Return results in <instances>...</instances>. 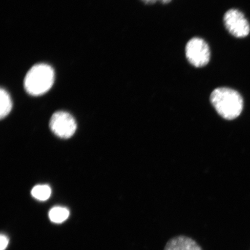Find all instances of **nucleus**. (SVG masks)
Masks as SVG:
<instances>
[{
	"mask_svg": "<svg viewBox=\"0 0 250 250\" xmlns=\"http://www.w3.org/2000/svg\"><path fill=\"white\" fill-rule=\"evenodd\" d=\"M224 22L227 30L237 38H243L250 33L249 21L238 9H230L227 11L224 16Z\"/></svg>",
	"mask_w": 250,
	"mask_h": 250,
	"instance_id": "obj_5",
	"label": "nucleus"
},
{
	"mask_svg": "<svg viewBox=\"0 0 250 250\" xmlns=\"http://www.w3.org/2000/svg\"><path fill=\"white\" fill-rule=\"evenodd\" d=\"M0 102H1L0 118L3 119L7 116L12 108L10 95H9L7 90L3 88L0 90Z\"/></svg>",
	"mask_w": 250,
	"mask_h": 250,
	"instance_id": "obj_7",
	"label": "nucleus"
},
{
	"mask_svg": "<svg viewBox=\"0 0 250 250\" xmlns=\"http://www.w3.org/2000/svg\"><path fill=\"white\" fill-rule=\"evenodd\" d=\"M0 240H1V250H5L8 246L9 240L7 236L1 234Z\"/></svg>",
	"mask_w": 250,
	"mask_h": 250,
	"instance_id": "obj_10",
	"label": "nucleus"
},
{
	"mask_svg": "<svg viewBox=\"0 0 250 250\" xmlns=\"http://www.w3.org/2000/svg\"><path fill=\"white\" fill-rule=\"evenodd\" d=\"M50 128L55 135L62 139H69L77 129V123L73 116L67 112L58 111L52 115Z\"/></svg>",
	"mask_w": 250,
	"mask_h": 250,
	"instance_id": "obj_4",
	"label": "nucleus"
},
{
	"mask_svg": "<svg viewBox=\"0 0 250 250\" xmlns=\"http://www.w3.org/2000/svg\"><path fill=\"white\" fill-rule=\"evenodd\" d=\"M70 212L68 209L61 206L52 208L49 212L50 220L55 223H62L69 217Z\"/></svg>",
	"mask_w": 250,
	"mask_h": 250,
	"instance_id": "obj_8",
	"label": "nucleus"
},
{
	"mask_svg": "<svg viewBox=\"0 0 250 250\" xmlns=\"http://www.w3.org/2000/svg\"><path fill=\"white\" fill-rule=\"evenodd\" d=\"M164 250H202L194 240L188 237H173L165 246Z\"/></svg>",
	"mask_w": 250,
	"mask_h": 250,
	"instance_id": "obj_6",
	"label": "nucleus"
},
{
	"mask_svg": "<svg viewBox=\"0 0 250 250\" xmlns=\"http://www.w3.org/2000/svg\"><path fill=\"white\" fill-rule=\"evenodd\" d=\"M210 102L218 114L226 120L238 117L243 108V100L236 90L229 87L215 89L211 94Z\"/></svg>",
	"mask_w": 250,
	"mask_h": 250,
	"instance_id": "obj_1",
	"label": "nucleus"
},
{
	"mask_svg": "<svg viewBox=\"0 0 250 250\" xmlns=\"http://www.w3.org/2000/svg\"><path fill=\"white\" fill-rule=\"evenodd\" d=\"M51 188L47 185H39L33 188L31 190V195L34 198L40 201H45L48 200L51 195Z\"/></svg>",
	"mask_w": 250,
	"mask_h": 250,
	"instance_id": "obj_9",
	"label": "nucleus"
},
{
	"mask_svg": "<svg viewBox=\"0 0 250 250\" xmlns=\"http://www.w3.org/2000/svg\"><path fill=\"white\" fill-rule=\"evenodd\" d=\"M186 54L188 61L196 67L205 66L210 61V48L208 43L199 37H194L187 42Z\"/></svg>",
	"mask_w": 250,
	"mask_h": 250,
	"instance_id": "obj_3",
	"label": "nucleus"
},
{
	"mask_svg": "<svg viewBox=\"0 0 250 250\" xmlns=\"http://www.w3.org/2000/svg\"><path fill=\"white\" fill-rule=\"evenodd\" d=\"M142 1L147 4H155L156 2H160L162 4H168L171 1V0H142Z\"/></svg>",
	"mask_w": 250,
	"mask_h": 250,
	"instance_id": "obj_11",
	"label": "nucleus"
},
{
	"mask_svg": "<svg viewBox=\"0 0 250 250\" xmlns=\"http://www.w3.org/2000/svg\"><path fill=\"white\" fill-rule=\"evenodd\" d=\"M55 81V72L48 64L33 65L27 72L24 80V89L29 95L38 96L51 89Z\"/></svg>",
	"mask_w": 250,
	"mask_h": 250,
	"instance_id": "obj_2",
	"label": "nucleus"
}]
</instances>
